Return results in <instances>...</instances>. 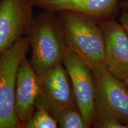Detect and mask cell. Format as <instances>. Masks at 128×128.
<instances>
[{"instance_id":"6da1fadb","label":"cell","mask_w":128,"mask_h":128,"mask_svg":"<svg viewBox=\"0 0 128 128\" xmlns=\"http://www.w3.org/2000/svg\"><path fill=\"white\" fill-rule=\"evenodd\" d=\"M28 36L30 64L41 81L53 68L63 64L68 52L61 20L56 13L44 10L34 17Z\"/></svg>"},{"instance_id":"7a4b0ae2","label":"cell","mask_w":128,"mask_h":128,"mask_svg":"<svg viewBox=\"0 0 128 128\" xmlns=\"http://www.w3.org/2000/svg\"><path fill=\"white\" fill-rule=\"evenodd\" d=\"M56 14L62 23L68 51L76 54L90 68L104 64V38L98 22L76 12Z\"/></svg>"},{"instance_id":"3957f363","label":"cell","mask_w":128,"mask_h":128,"mask_svg":"<svg viewBox=\"0 0 128 128\" xmlns=\"http://www.w3.org/2000/svg\"><path fill=\"white\" fill-rule=\"evenodd\" d=\"M29 38H22L0 55V128H22L15 110L19 65L29 50Z\"/></svg>"},{"instance_id":"277c9868","label":"cell","mask_w":128,"mask_h":128,"mask_svg":"<svg viewBox=\"0 0 128 128\" xmlns=\"http://www.w3.org/2000/svg\"><path fill=\"white\" fill-rule=\"evenodd\" d=\"M96 89V118L118 120L128 128V87L104 64L92 68ZM95 120V119H94Z\"/></svg>"},{"instance_id":"5b68a950","label":"cell","mask_w":128,"mask_h":128,"mask_svg":"<svg viewBox=\"0 0 128 128\" xmlns=\"http://www.w3.org/2000/svg\"><path fill=\"white\" fill-rule=\"evenodd\" d=\"M63 65L68 71L75 100L88 128L96 116L95 82L92 69L74 53L68 51Z\"/></svg>"},{"instance_id":"8992f818","label":"cell","mask_w":128,"mask_h":128,"mask_svg":"<svg viewBox=\"0 0 128 128\" xmlns=\"http://www.w3.org/2000/svg\"><path fill=\"white\" fill-rule=\"evenodd\" d=\"M32 0H0V55L28 36L34 16Z\"/></svg>"},{"instance_id":"52a82bcc","label":"cell","mask_w":128,"mask_h":128,"mask_svg":"<svg viewBox=\"0 0 128 128\" xmlns=\"http://www.w3.org/2000/svg\"><path fill=\"white\" fill-rule=\"evenodd\" d=\"M76 104L68 71L63 64L53 68L41 80L36 109L46 110L53 118L60 110Z\"/></svg>"},{"instance_id":"ba28073f","label":"cell","mask_w":128,"mask_h":128,"mask_svg":"<svg viewBox=\"0 0 128 128\" xmlns=\"http://www.w3.org/2000/svg\"><path fill=\"white\" fill-rule=\"evenodd\" d=\"M105 43V66L117 79L128 78V35L124 27L113 20L99 22Z\"/></svg>"},{"instance_id":"9c48e42d","label":"cell","mask_w":128,"mask_h":128,"mask_svg":"<svg viewBox=\"0 0 128 128\" xmlns=\"http://www.w3.org/2000/svg\"><path fill=\"white\" fill-rule=\"evenodd\" d=\"M120 0H32L33 7L58 13L72 12L90 17L97 22L115 19Z\"/></svg>"},{"instance_id":"30bf717a","label":"cell","mask_w":128,"mask_h":128,"mask_svg":"<svg viewBox=\"0 0 128 128\" xmlns=\"http://www.w3.org/2000/svg\"><path fill=\"white\" fill-rule=\"evenodd\" d=\"M40 89V80L25 56L19 65L15 92L16 113L22 128H24L36 110Z\"/></svg>"},{"instance_id":"8fae6325","label":"cell","mask_w":128,"mask_h":128,"mask_svg":"<svg viewBox=\"0 0 128 128\" xmlns=\"http://www.w3.org/2000/svg\"><path fill=\"white\" fill-rule=\"evenodd\" d=\"M60 128H88L84 118L77 105L75 104L60 110L54 117Z\"/></svg>"},{"instance_id":"7c38bea8","label":"cell","mask_w":128,"mask_h":128,"mask_svg":"<svg viewBox=\"0 0 128 128\" xmlns=\"http://www.w3.org/2000/svg\"><path fill=\"white\" fill-rule=\"evenodd\" d=\"M57 121L50 113L43 109H36L24 128H56Z\"/></svg>"},{"instance_id":"4fadbf2b","label":"cell","mask_w":128,"mask_h":128,"mask_svg":"<svg viewBox=\"0 0 128 128\" xmlns=\"http://www.w3.org/2000/svg\"><path fill=\"white\" fill-rule=\"evenodd\" d=\"M92 127L97 128H127L118 120L109 118H96Z\"/></svg>"},{"instance_id":"5bb4252c","label":"cell","mask_w":128,"mask_h":128,"mask_svg":"<svg viewBox=\"0 0 128 128\" xmlns=\"http://www.w3.org/2000/svg\"><path fill=\"white\" fill-rule=\"evenodd\" d=\"M119 21L128 35V10H123Z\"/></svg>"},{"instance_id":"9a60e30c","label":"cell","mask_w":128,"mask_h":128,"mask_svg":"<svg viewBox=\"0 0 128 128\" xmlns=\"http://www.w3.org/2000/svg\"><path fill=\"white\" fill-rule=\"evenodd\" d=\"M120 8L122 10H128V0H124L120 1Z\"/></svg>"},{"instance_id":"2e32d148","label":"cell","mask_w":128,"mask_h":128,"mask_svg":"<svg viewBox=\"0 0 128 128\" xmlns=\"http://www.w3.org/2000/svg\"><path fill=\"white\" fill-rule=\"evenodd\" d=\"M124 82L126 83V84L127 85V86H128V78H126V79L124 80Z\"/></svg>"}]
</instances>
